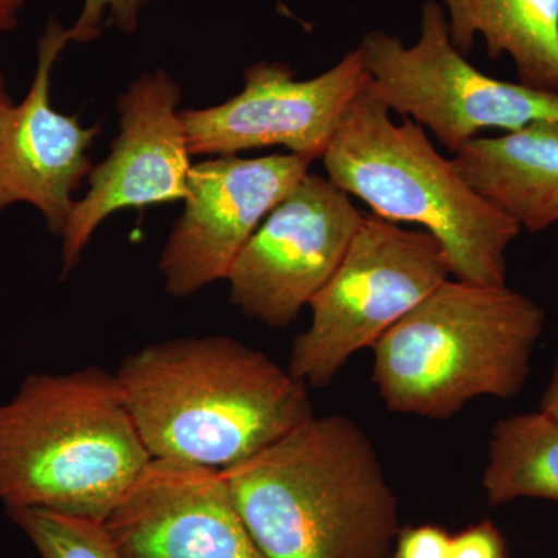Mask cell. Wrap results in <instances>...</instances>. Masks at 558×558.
Here are the masks:
<instances>
[{
    "instance_id": "7c38bea8",
    "label": "cell",
    "mask_w": 558,
    "mask_h": 558,
    "mask_svg": "<svg viewBox=\"0 0 558 558\" xmlns=\"http://www.w3.org/2000/svg\"><path fill=\"white\" fill-rule=\"evenodd\" d=\"M123 558H269L218 469L153 459L106 520Z\"/></svg>"
},
{
    "instance_id": "8fae6325",
    "label": "cell",
    "mask_w": 558,
    "mask_h": 558,
    "mask_svg": "<svg viewBox=\"0 0 558 558\" xmlns=\"http://www.w3.org/2000/svg\"><path fill=\"white\" fill-rule=\"evenodd\" d=\"M295 154L193 165L183 211L165 242L159 270L172 299H190L226 279L234 259L279 202L310 172Z\"/></svg>"
},
{
    "instance_id": "d6986e66",
    "label": "cell",
    "mask_w": 558,
    "mask_h": 558,
    "mask_svg": "<svg viewBox=\"0 0 558 558\" xmlns=\"http://www.w3.org/2000/svg\"><path fill=\"white\" fill-rule=\"evenodd\" d=\"M451 535L435 524L400 529L391 558H449Z\"/></svg>"
},
{
    "instance_id": "4fadbf2b",
    "label": "cell",
    "mask_w": 558,
    "mask_h": 558,
    "mask_svg": "<svg viewBox=\"0 0 558 558\" xmlns=\"http://www.w3.org/2000/svg\"><path fill=\"white\" fill-rule=\"evenodd\" d=\"M70 44L69 28L49 21L38 43V64L27 95L14 105L0 134V215L16 204L32 205L61 238L89 178L90 148L101 128L83 126L51 105V73Z\"/></svg>"
},
{
    "instance_id": "30bf717a",
    "label": "cell",
    "mask_w": 558,
    "mask_h": 558,
    "mask_svg": "<svg viewBox=\"0 0 558 558\" xmlns=\"http://www.w3.org/2000/svg\"><path fill=\"white\" fill-rule=\"evenodd\" d=\"M182 89L163 69L143 73L119 98V134L109 156L92 168L61 240V277L78 266L95 231L123 209L185 201L191 154Z\"/></svg>"
},
{
    "instance_id": "7a4b0ae2",
    "label": "cell",
    "mask_w": 558,
    "mask_h": 558,
    "mask_svg": "<svg viewBox=\"0 0 558 558\" xmlns=\"http://www.w3.org/2000/svg\"><path fill=\"white\" fill-rule=\"evenodd\" d=\"M220 472L267 557L391 558L399 499L352 418L312 416Z\"/></svg>"
},
{
    "instance_id": "9c48e42d",
    "label": "cell",
    "mask_w": 558,
    "mask_h": 558,
    "mask_svg": "<svg viewBox=\"0 0 558 558\" xmlns=\"http://www.w3.org/2000/svg\"><path fill=\"white\" fill-rule=\"evenodd\" d=\"M368 83L360 47L312 80H296L282 62H255L230 100L182 110L191 154L236 156L282 146L303 159L322 160L349 106Z\"/></svg>"
},
{
    "instance_id": "44dd1931",
    "label": "cell",
    "mask_w": 558,
    "mask_h": 558,
    "mask_svg": "<svg viewBox=\"0 0 558 558\" xmlns=\"http://www.w3.org/2000/svg\"><path fill=\"white\" fill-rule=\"evenodd\" d=\"M538 411L545 414V416H548L550 421L558 424V355L556 363H554L548 387H546L545 392H543Z\"/></svg>"
},
{
    "instance_id": "8992f818",
    "label": "cell",
    "mask_w": 558,
    "mask_h": 558,
    "mask_svg": "<svg viewBox=\"0 0 558 558\" xmlns=\"http://www.w3.org/2000/svg\"><path fill=\"white\" fill-rule=\"evenodd\" d=\"M450 275L427 231L365 216L339 269L311 301V326L293 341L290 374L310 388H328L352 355L373 347Z\"/></svg>"
},
{
    "instance_id": "5bb4252c",
    "label": "cell",
    "mask_w": 558,
    "mask_h": 558,
    "mask_svg": "<svg viewBox=\"0 0 558 558\" xmlns=\"http://www.w3.org/2000/svg\"><path fill=\"white\" fill-rule=\"evenodd\" d=\"M459 174L521 229L558 222V123L535 121L501 137H476L454 154Z\"/></svg>"
},
{
    "instance_id": "ac0fdd59",
    "label": "cell",
    "mask_w": 558,
    "mask_h": 558,
    "mask_svg": "<svg viewBox=\"0 0 558 558\" xmlns=\"http://www.w3.org/2000/svg\"><path fill=\"white\" fill-rule=\"evenodd\" d=\"M149 0H84L78 20L69 28L70 43L89 44L100 38L105 21L120 32L134 33Z\"/></svg>"
},
{
    "instance_id": "2e32d148",
    "label": "cell",
    "mask_w": 558,
    "mask_h": 558,
    "mask_svg": "<svg viewBox=\"0 0 558 558\" xmlns=\"http://www.w3.org/2000/svg\"><path fill=\"white\" fill-rule=\"evenodd\" d=\"M483 488L492 506L520 498L558 502V424L539 411L498 421L488 440Z\"/></svg>"
},
{
    "instance_id": "9a60e30c",
    "label": "cell",
    "mask_w": 558,
    "mask_h": 558,
    "mask_svg": "<svg viewBox=\"0 0 558 558\" xmlns=\"http://www.w3.org/2000/svg\"><path fill=\"white\" fill-rule=\"evenodd\" d=\"M451 44L468 57L476 36L492 60L509 54L524 86L558 92V0H440Z\"/></svg>"
},
{
    "instance_id": "7402d4cb",
    "label": "cell",
    "mask_w": 558,
    "mask_h": 558,
    "mask_svg": "<svg viewBox=\"0 0 558 558\" xmlns=\"http://www.w3.org/2000/svg\"><path fill=\"white\" fill-rule=\"evenodd\" d=\"M28 0H0V39L13 32Z\"/></svg>"
},
{
    "instance_id": "277c9868",
    "label": "cell",
    "mask_w": 558,
    "mask_h": 558,
    "mask_svg": "<svg viewBox=\"0 0 558 558\" xmlns=\"http://www.w3.org/2000/svg\"><path fill=\"white\" fill-rule=\"evenodd\" d=\"M545 311L508 286L444 281L371 347L392 413L446 421L478 398L526 387Z\"/></svg>"
},
{
    "instance_id": "603a6c76",
    "label": "cell",
    "mask_w": 558,
    "mask_h": 558,
    "mask_svg": "<svg viewBox=\"0 0 558 558\" xmlns=\"http://www.w3.org/2000/svg\"><path fill=\"white\" fill-rule=\"evenodd\" d=\"M14 105L16 102L11 98L9 84H7L5 75H3V70L0 68V134H2L3 128H5L7 120H9Z\"/></svg>"
},
{
    "instance_id": "52a82bcc",
    "label": "cell",
    "mask_w": 558,
    "mask_h": 558,
    "mask_svg": "<svg viewBox=\"0 0 558 558\" xmlns=\"http://www.w3.org/2000/svg\"><path fill=\"white\" fill-rule=\"evenodd\" d=\"M359 47L371 97L432 132L450 153L490 128L512 132L535 121L558 123V92L492 78L473 68L451 44L446 11L433 0L422 7L413 46L371 32Z\"/></svg>"
},
{
    "instance_id": "e0dca14e",
    "label": "cell",
    "mask_w": 558,
    "mask_h": 558,
    "mask_svg": "<svg viewBox=\"0 0 558 558\" xmlns=\"http://www.w3.org/2000/svg\"><path fill=\"white\" fill-rule=\"evenodd\" d=\"M40 558H123L106 523L43 509L10 510Z\"/></svg>"
},
{
    "instance_id": "3957f363",
    "label": "cell",
    "mask_w": 558,
    "mask_h": 558,
    "mask_svg": "<svg viewBox=\"0 0 558 558\" xmlns=\"http://www.w3.org/2000/svg\"><path fill=\"white\" fill-rule=\"evenodd\" d=\"M153 461L116 374L33 373L0 403V501L100 521Z\"/></svg>"
},
{
    "instance_id": "ba28073f",
    "label": "cell",
    "mask_w": 558,
    "mask_h": 558,
    "mask_svg": "<svg viewBox=\"0 0 558 558\" xmlns=\"http://www.w3.org/2000/svg\"><path fill=\"white\" fill-rule=\"evenodd\" d=\"M363 219L344 191L307 172L234 259L231 303L270 328L289 326L339 269Z\"/></svg>"
},
{
    "instance_id": "6da1fadb",
    "label": "cell",
    "mask_w": 558,
    "mask_h": 558,
    "mask_svg": "<svg viewBox=\"0 0 558 558\" xmlns=\"http://www.w3.org/2000/svg\"><path fill=\"white\" fill-rule=\"evenodd\" d=\"M116 377L153 459L229 469L315 416L304 381L227 336L148 344Z\"/></svg>"
},
{
    "instance_id": "ffe728a7",
    "label": "cell",
    "mask_w": 558,
    "mask_h": 558,
    "mask_svg": "<svg viewBox=\"0 0 558 558\" xmlns=\"http://www.w3.org/2000/svg\"><path fill=\"white\" fill-rule=\"evenodd\" d=\"M449 558H508V546L501 531L484 520L451 537Z\"/></svg>"
},
{
    "instance_id": "5b68a950",
    "label": "cell",
    "mask_w": 558,
    "mask_h": 558,
    "mask_svg": "<svg viewBox=\"0 0 558 558\" xmlns=\"http://www.w3.org/2000/svg\"><path fill=\"white\" fill-rule=\"evenodd\" d=\"M322 161L330 182L377 218L424 227L454 279L506 286V252L521 227L476 193L414 121L396 124L365 90L349 106Z\"/></svg>"
}]
</instances>
